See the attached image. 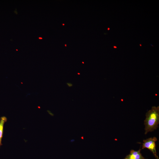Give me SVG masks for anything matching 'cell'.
<instances>
[{
  "instance_id": "1",
  "label": "cell",
  "mask_w": 159,
  "mask_h": 159,
  "mask_svg": "<svg viewBox=\"0 0 159 159\" xmlns=\"http://www.w3.org/2000/svg\"><path fill=\"white\" fill-rule=\"evenodd\" d=\"M145 125V134L156 130L159 123V106H153L151 110L146 114V118L144 121Z\"/></svg>"
},
{
  "instance_id": "2",
  "label": "cell",
  "mask_w": 159,
  "mask_h": 159,
  "mask_svg": "<svg viewBox=\"0 0 159 159\" xmlns=\"http://www.w3.org/2000/svg\"><path fill=\"white\" fill-rule=\"evenodd\" d=\"M157 140V138L155 137L144 140L143 143H142V148L148 149L152 153L156 159H159L157 154L156 149L155 142Z\"/></svg>"
},
{
  "instance_id": "3",
  "label": "cell",
  "mask_w": 159,
  "mask_h": 159,
  "mask_svg": "<svg viewBox=\"0 0 159 159\" xmlns=\"http://www.w3.org/2000/svg\"><path fill=\"white\" fill-rule=\"evenodd\" d=\"M141 150V149L138 151L131 150L130 154L123 159H145L140 153Z\"/></svg>"
},
{
  "instance_id": "4",
  "label": "cell",
  "mask_w": 159,
  "mask_h": 159,
  "mask_svg": "<svg viewBox=\"0 0 159 159\" xmlns=\"http://www.w3.org/2000/svg\"><path fill=\"white\" fill-rule=\"evenodd\" d=\"M7 120L6 117L3 116L1 118L0 120V147L2 145L1 140L3 136L4 124Z\"/></svg>"
},
{
  "instance_id": "5",
  "label": "cell",
  "mask_w": 159,
  "mask_h": 159,
  "mask_svg": "<svg viewBox=\"0 0 159 159\" xmlns=\"http://www.w3.org/2000/svg\"><path fill=\"white\" fill-rule=\"evenodd\" d=\"M67 84L69 87H72L73 85L70 83H67Z\"/></svg>"
},
{
  "instance_id": "6",
  "label": "cell",
  "mask_w": 159,
  "mask_h": 159,
  "mask_svg": "<svg viewBox=\"0 0 159 159\" xmlns=\"http://www.w3.org/2000/svg\"><path fill=\"white\" fill-rule=\"evenodd\" d=\"M74 141H75V140L74 139H72V140H71L70 141V142H74Z\"/></svg>"
},
{
  "instance_id": "7",
  "label": "cell",
  "mask_w": 159,
  "mask_h": 159,
  "mask_svg": "<svg viewBox=\"0 0 159 159\" xmlns=\"http://www.w3.org/2000/svg\"><path fill=\"white\" fill-rule=\"evenodd\" d=\"M81 139H84V138H83V136H82V137H81Z\"/></svg>"
},
{
  "instance_id": "8",
  "label": "cell",
  "mask_w": 159,
  "mask_h": 159,
  "mask_svg": "<svg viewBox=\"0 0 159 159\" xmlns=\"http://www.w3.org/2000/svg\"><path fill=\"white\" fill-rule=\"evenodd\" d=\"M114 48H117V47L115 46H114Z\"/></svg>"
},
{
  "instance_id": "9",
  "label": "cell",
  "mask_w": 159,
  "mask_h": 159,
  "mask_svg": "<svg viewBox=\"0 0 159 159\" xmlns=\"http://www.w3.org/2000/svg\"><path fill=\"white\" fill-rule=\"evenodd\" d=\"M39 39H42V37H39Z\"/></svg>"
},
{
  "instance_id": "10",
  "label": "cell",
  "mask_w": 159,
  "mask_h": 159,
  "mask_svg": "<svg viewBox=\"0 0 159 159\" xmlns=\"http://www.w3.org/2000/svg\"><path fill=\"white\" fill-rule=\"evenodd\" d=\"M110 29L109 28H108V29H107V30H110Z\"/></svg>"
},
{
  "instance_id": "11",
  "label": "cell",
  "mask_w": 159,
  "mask_h": 159,
  "mask_svg": "<svg viewBox=\"0 0 159 159\" xmlns=\"http://www.w3.org/2000/svg\"><path fill=\"white\" fill-rule=\"evenodd\" d=\"M140 46H141L142 45L141 44H140Z\"/></svg>"
},
{
  "instance_id": "12",
  "label": "cell",
  "mask_w": 159,
  "mask_h": 159,
  "mask_svg": "<svg viewBox=\"0 0 159 159\" xmlns=\"http://www.w3.org/2000/svg\"><path fill=\"white\" fill-rule=\"evenodd\" d=\"M65 46H66V44H65Z\"/></svg>"
},
{
  "instance_id": "13",
  "label": "cell",
  "mask_w": 159,
  "mask_h": 159,
  "mask_svg": "<svg viewBox=\"0 0 159 159\" xmlns=\"http://www.w3.org/2000/svg\"><path fill=\"white\" fill-rule=\"evenodd\" d=\"M78 74H80V73H78Z\"/></svg>"
},
{
  "instance_id": "14",
  "label": "cell",
  "mask_w": 159,
  "mask_h": 159,
  "mask_svg": "<svg viewBox=\"0 0 159 159\" xmlns=\"http://www.w3.org/2000/svg\"><path fill=\"white\" fill-rule=\"evenodd\" d=\"M64 25V24H63V25Z\"/></svg>"
},
{
  "instance_id": "15",
  "label": "cell",
  "mask_w": 159,
  "mask_h": 159,
  "mask_svg": "<svg viewBox=\"0 0 159 159\" xmlns=\"http://www.w3.org/2000/svg\"><path fill=\"white\" fill-rule=\"evenodd\" d=\"M82 63H84V62H82Z\"/></svg>"
}]
</instances>
